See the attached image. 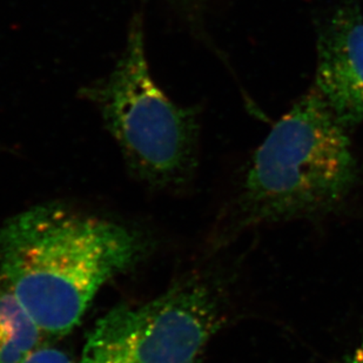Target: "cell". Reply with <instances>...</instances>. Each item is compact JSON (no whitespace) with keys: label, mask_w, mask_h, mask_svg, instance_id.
I'll return each instance as SVG.
<instances>
[{"label":"cell","mask_w":363,"mask_h":363,"mask_svg":"<svg viewBox=\"0 0 363 363\" xmlns=\"http://www.w3.org/2000/svg\"><path fill=\"white\" fill-rule=\"evenodd\" d=\"M147 250V240L130 227L62 203H41L0 226V281L41 332L65 335L104 284Z\"/></svg>","instance_id":"1"},{"label":"cell","mask_w":363,"mask_h":363,"mask_svg":"<svg viewBox=\"0 0 363 363\" xmlns=\"http://www.w3.org/2000/svg\"><path fill=\"white\" fill-rule=\"evenodd\" d=\"M347 128L315 87L301 96L255 152L230 228L309 218L341 205L359 177Z\"/></svg>","instance_id":"2"},{"label":"cell","mask_w":363,"mask_h":363,"mask_svg":"<svg viewBox=\"0 0 363 363\" xmlns=\"http://www.w3.org/2000/svg\"><path fill=\"white\" fill-rule=\"evenodd\" d=\"M79 94L98 112L138 182L157 191H173L192 180L200 111L175 103L155 79L141 12L130 19L125 45L110 72L82 86Z\"/></svg>","instance_id":"3"},{"label":"cell","mask_w":363,"mask_h":363,"mask_svg":"<svg viewBox=\"0 0 363 363\" xmlns=\"http://www.w3.org/2000/svg\"><path fill=\"white\" fill-rule=\"evenodd\" d=\"M226 291L193 273L150 301L111 309L89 333L80 363H196L223 325Z\"/></svg>","instance_id":"4"},{"label":"cell","mask_w":363,"mask_h":363,"mask_svg":"<svg viewBox=\"0 0 363 363\" xmlns=\"http://www.w3.org/2000/svg\"><path fill=\"white\" fill-rule=\"evenodd\" d=\"M315 89L345 126L363 123V14L357 0L336 9L320 28Z\"/></svg>","instance_id":"5"},{"label":"cell","mask_w":363,"mask_h":363,"mask_svg":"<svg viewBox=\"0 0 363 363\" xmlns=\"http://www.w3.org/2000/svg\"><path fill=\"white\" fill-rule=\"evenodd\" d=\"M39 325L13 291L0 281V363H19L39 348Z\"/></svg>","instance_id":"6"},{"label":"cell","mask_w":363,"mask_h":363,"mask_svg":"<svg viewBox=\"0 0 363 363\" xmlns=\"http://www.w3.org/2000/svg\"><path fill=\"white\" fill-rule=\"evenodd\" d=\"M19 363H78L65 352L51 348V347H39L33 350L28 357ZM80 363V362H79Z\"/></svg>","instance_id":"7"},{"label":"cell","mask_w":363,"mask_h":363,"mask_svg":"<svg viewBox=\"0 0 363 363\" xmlns=\"http://www.w3.org/2000/svg\"><path fill=\"white\" fill-rule=\"evenodd\" d=\"M339 363H363V343Z\"/></svg>","instance_id":"8"}]
</instances>
